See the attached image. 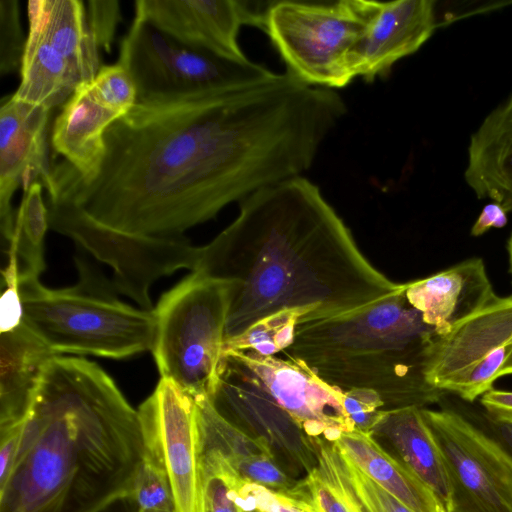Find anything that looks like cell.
<instances>
[{
    "label": "cell",
    "instance_id": "6da1fadb",
    "mask_svg": "<svg viewBox=\"0 0 512 512\" xmlns=\"http://www.w3.org/2000/svg\"><path fill=\"white\" fill-rule=\"evenodd\" d=\"M346 113L339 93L288 72L250 87L139 98L108 128L91 182L51 165L44 189L116 230L184 237L229 204L302 176Z\"/></svg>",
    "mask_w": 512,
    "mask_h": 512
},
{
    "label": "cell",
    "instance_id": "7a4b0ae2",
    "mask_svg": "<svg viewBox=\"0 0 512 512\" xmlns=\"http://www.w3.org/2000/svg\"><path fill=\"white\" fill-rule=\"evenodd\" d=\"M192 272L229 284L224 342L281 310L311 309L310 320L340 316L400 286L367 260L319 187L302 176L240 202L237 218L199 247Z\"/></svg>",
    "mask_w": 512,
    "mask_h": 512
},
{
    "label": "cell",
    "instance_id": "3957f363",
    "mask_svg": "<svg viewBox=\"0 0 512 512\" xmlns=\"http://www.w3.org/2000/svg\"><path fill=\"white\" fill-rule=\"evenodd\" d=\"M138 411L85 358L45 367L0 483V512H101L130 499L144 455Z\"/></svg>",
    "mask_w": 512,
    "mask_h": 512
},
{
    "label": "cell",
    "instance_id": "277c9868",
    "mask_svg": "<svg viewBox=\"0 0 512 512\" xmlns=\"http://www.w3.org/2000/svg\"><path fill=\"white\" fill-rule=\"evenodd\" d=\"M437 333L405 296V284L357 311L298 324L287 358L333 388L375 391L385 410L427 408L445 392L425 371Z\"/></svg>",
    "mask_w": 512,
    "mask_h": 512
},
{
    "label": "cell",
    "instance_id": "5b68a950",
    "mask_svg": "<svg viewBox=\"0 0 512 512\" xmlns=\"http://www.w3.org/2000/svg\"><path fill=\"white\" fill-rule=\"evenodd\" d=\"M78 282L51 289L19 276L26 325L58 354L123 359L151 351L156 318L116 297V288L85 259H75Z\"/></svg>",
    "mask_w": 512,
    "mask_h": 512
},
{
    "label": "cell",
    "instance_id": "8992f818",
    "mask_svg": "<svg viewBox=\"0 0 512 512\" xmlns=\"http://www.w3.org/2000/svg\"><path fill=\"white\" fill-rule=\"evenodd\" d=\"M228 308L229 284L197 272L165 292L154 308L151 352L158 371L195 400L214 391Z\"/></svg>",
    "mask_w": 512,
    "mask_h": 512
},
{
    "label": "cell",
    "instance_id": "52a82bcc",
    "mask_svg": "<svg viewBox=\"0 0 512 512\" xmlns=\"http://www.w3.org/2000/svg\"><path fill=\"white\" fill-rule=\"evenodd\" d=\"M379 7V1L333 3L279 1L263 15L262 30L286 65L304 84L344 88L353 81L347 57Z\"/></svg>",
    "mask_w": 512,
    "mask_h": 512
},
{
    "label": "cell",
    "instance_id": "ba28073f",
    "mask_svg": "<svg viewBox=\"0 0 512 512\" xmlns=\"http://www.w3.org/2000/svg\"><path fill=\"white\" fill-rule=\"evenodd\" d=\"M28 35L13 96L49 110L65 103L101 68L86 7L80 0H34L27 4Z\"/></svg>",
    "mask_w": 512,
    "mask_h": 512
},
{
    "label": "cell",
    "instance_id": "9c48e42d",
    "mask_svg": "<svg viewBox=\"0 0 512 512\" xmlns=\"http://www.w3.org/2000/svg\"><path fill=\"white\" fill-rule=\"evenodd\" d=\"M49 227L71 238L97 260L113 270L118 293L142 309L153 310L149 295L160 278L180 269L194 271L199 247L185 237L160 238L131 234L99 223L73 203L48 197Z\"/></svg>",
    "mask_w": 512,
    "mask_h": 512
},
{
    "label": "cell",
    "instance_id": "30bf717a",
    "mask_svg": "<svg viewBox=\"0 0 512 512\" xmlns=\"http://www.w3.org/2000/svg\"><path fill=\"white\" fill-rule=\"evenodd\" d=\"M118 63L131 76L138 99L210 88H242L277 74L254 63L231 61L187 48L140 15L122 38Z\"/></svg>",
    "mask_w": 512,
    "mask_h": 512
},
{
    "label": "cell",
    "instance_id": "8fae6325",
    "mask_svg": "<svg viewBox=\"0 0 512 512\" xmlns=\"http://www.w3.org/2000/svg\"><path fill=\"white\" fill-rule=\"evenodd\" d=\"M440 448L451 512H512V453L461 412L421 408Z\"/></svg>",
    "mask_w": 512,
    "mask_h": 512
},
{
    "label": "cell",
    "instance_id": "7c38bea8",
    "mask_svg": "<svg viewBox=\"0 0 512 512\" xmlns=\"http://www.w3.org/2000/svg\"><path fill=\"white\" fill-rule=\"evenodd\" d=\"M512 353V295L485 307L435 339L426 379L435 388L474 403L493 388Z\"/></svg>",
    "mask_w": 512,
    "mask_h": 512
},
{
    "label": "cell",
    "instance_id": "4fadbf2b",
    "mask_svg": "<svg viewBox=\"0 0 512 512\" xmlns=\"http://www.w3.org/2000/svg\"><path fill=\"white\" fill-rule=\"evenodd\" d=\"M137 411L144 449L164 467L176 512H201L195 399L172 380L161 377Z\"/></svg>",
    "mask_w": 512,
    "mask_h": 512
},
{
    "label": "cell",
    "instance_id": "5bb4252c",
    "mask_svg": "<svg viewBox=\"0 0 512 512\" xmlns=\"http://www.w3.org/2000/svg\"><path fill=\"white\" fill-rule=\"evenodd\" d=\"M251 375L309 438L334 442L354 431L343 406V392L292 359L250 352H223Z\"/></svg>",
    "mask_w": 512,
    "mask_h": 512
},
{
    "label": "cell",
    "instance_id": "9a60e30c",
    "mask_svg": "<svg viewBox=\"0 0 512 512\" xmlns=\"http://www.w3.org/2000/svg\"><path fill=\"white\" fill-rule=\"evenodd\" d=\"M135 14L179 44L231 61L247 62L238 35L244 25L262 29L259 13L239 0H137Z\"/></svg>",
    "mask_w": 512,
    "mask_h": 512
},
{
    "label": "cell",
    "instance_id": "2e32d148",
    "mask_svg": "<svg viewBox=\"0 0 512 512\" xmlns=\"http://www.w3.org/2000/svg\"><path fill=\"white\" fill-rule=\"evenodd\" d=\"M50 110L6 96L0 107V230L10 243L16 211L15 191L27 190L36 181L45 182L51 172L48 159Z\"/></svg>",
    "mask_w": 512,
    "mask_h": 512
},
{
    "label": "cell",
    "instance_id": "e0dca14e",
    "mask_svg": "<svg viewBox=\"0 0 512 512\" xmlns=\"http://www.w3.org/2000/svg\"><path fill=\"white\" fill-rule=\"evenodd\" d=\"M433 0L379 2V7L347 57L353 78L385 77L400 59L414 54L436 28Z\"/></svg>",
    "mask_w": 512,
    "mask_h": 512
},
{
    "label": "cell",
    "instance_id": "ac0fdd59",
    "mask_svg": "<svg viewBox=\"0 0 512 512\" xmlns=\"http://www.w3.org/2000/svg\"><path fill=\"white\" fill-rule=\"evenodd\" d=\"M404 284L408 302L438 336L450 332L497 296L478 257Z\"/></svg>",
    "mask_w": 512,
    "mask_h": 512
},
{
    "label": "cell",
    "instance_id": "d6986e66",
    "mask_svg": "<svg viewBox=\"0 0 512 512\" xmlns=\"http://www.w3.org/2000/svg\"><path fill=\"white\" fill-rule=\"evenodd\" d=\"M121 117L95 99L90 83L81 84L53 123L51 145L64 159L55 166L74 180L91 182L105 157V134Z\"/></svg>",
    "mask_w": 512,
    "mask_h": 512
},
{
    "label": "cell",
    "instance_id": "ffe728a7",
    "mask_svg": "<svg viewBox=\"0 0 512 512\" xmlns=\"http://www.w3.org/2000/svg\"><path fill=\"white\" fill-rule=\"evenodd\" d=\"M53 351L23 321L0 333V431L23 423Z\"/></svg>",
    "mask_w": 512,
    "mask_h": 512
},
{
    "label": "cell",
    "instance_id": "44dd1931",
    "mask_svg": "<svg viewBox=\"0 0 512 512\" xmlns=\"http://www.w3.org/2000/svg\"><path fill=\"white\" fill-rule=\"evenodd\" d=\"M464 179L477 198L512 212V93L470 136Z\"/></svg>",
    "mask_w": 512,
    "mask_h": 512
},
{
    "label": "cell",
    "instance_id": "7402d4cb",
    "mask_svg": "<svg viewBox=\"0 0 512 512\" xmlns=\"http://www.w3.org/2000/svg\"><path fill=\"white\" fill-rule=\"evenodd\" d=\"M371 433L386 439L397 457L433 491L446 512H451V487L444 460L421 408L385 410Z\"/></svg>",
    "mask_w": 512,
    "mask_h": 512
},
{
    "label": "cell",
    "instance_id": "603a6c76",
    "mask_svg": "<svg viewBox=\"0 0 512 512\" xmlns=\"http://www.w3.org/2000/svg\"><path fill=\"white\" fill-rule=\"evenodd\" d=\"M333 443L365 475L412 511L446 512L433 491L386 451L372 433L344 432Z\"/></svg>",
    "mask_w": 512,
    "mask_h": 512
},
{
    "label": "cell",
    "instance_id": "cb8c5ba5",
    "mask_svg": "<svg viewBox=\"0 0 512 512\" xmlns=\"http://www.w3.org/2000/svg\"><path fill=\"white\" fill-rule=\"evenodd\" d=\"M311 440L315 466L345 493L359 512H414L365 475L333 442Z\"/></svg>",
    "mask_w": 512,
    "mask_h": 512
},
{
    "label": "cell",
    "instance_id": "d4e9b609",
    "mask_svg": "<svg viewBox=\"0 0 512 512\" xmlns=\"http://www.w3.org/2000/svg\"><path fill=\"white\" fill-rule=\"evenodd\" d=\"M44 186L36 181L23 191L16 211L13 237L8 248L15 250L20 276L38 277L45 270L44 240L49 227V213L43 198Z\"/></svg>",
    "mask_w": 512,
    "mask_h": 512
},
{
    "label": "cell",
    "instance_id": "484cf974",
    "mask_svg": "<svg viewBox=\"0 0 512 512\" xmlns=\"http://www.w3.org/2000/svg\"><path fill=\"white\" fill-rule=\"evenodd\" d=\"M311 309L278 311L251 325L239 336L224 342L223 352L236 350L260 356H276L292 343L299 323L311 319Z\"/></svg>",
    "mask_w": 512,
    "mask_h": 512
},
{
    "label": "cell",
    "instance_id": "4316f807",
    "mask_svg": "<svg viewBox=\"0 0 512 512\" xmlns=\"http://www.w3.org/2000/svg\"><path fill=\"white\" fill-rule=\"evenodd\" d=\"M237 478L225 456L199 440L201 512H244L236 499Z\"/></svg>",
    "mask_w": 512,
    "mask_h": 512
},
{
    "label": "cell",
    "instance_id": "83f0119b",
    "mask_svg": "<svg viewBox=\"0 0 512 512\" xmlns=\"http://www.w3.org/2000/svg\"><path fill=\"white\" fill-rule=\"evenodd\" d=\"M130 500L139 512H176L174 494L164 467L144 451Z\"/></svg>",
    "mask_w": 512,
    "mask_h": 512
},
{
    "label": "cell",
    "instance_id": "f1b7e54d",
    "mask_svg": "<svg viewBox=\"0 0 512 512\" xmlns=\"http://www.w3.org/2000/svg\"><path fill=\"white\" fill-rule=\"evenodd\" d=\"M90 86L93 96L101 105L122 117L138 101L136 86L129 73L119 63L101 66Z\"/></svg>",
    "mask_w": 512,
    "mask_h": 512
},
{
    "label": "cell",
    "instance_id": "f546056e",
    "mask_svg": "<svg viewBox=\"0 0 512 512\" xmlns=\"http://www.w3.org/2000/svg\"><path fill=\"white\" fill-rule=\"evenodd\" d=\"M223 455L242 479L276 492L298 497L299 482L289 478L278 465L275 464L273 453Z\"/></svg>",
    "mask_w": 512,
    "mask_h": 512
},
{
    "label": "cell",
    "instance_id": "4dcf8cb0",
    "mask_svg": "<svg viewBox=\"0 0 512 512\" xmlns=\"http://www.w3.org/2000/svg\"><path fill=\"white\" fill-rule=\"evenodd\" d=\"M236 499L243 510L259 512H315L304 499L270 490L248 482L239 475L235 486Z\"/></svg>",
    "mask_w": 512,
    "mask_h": 512
},
{
    "label": "cell",
    "instance_id": "1f68e13d",
    "mask_svg": "<svg viewBox=\"0 0 512 512\" xmlns=\"http://www.w3.org/2000/svg\"><path fill=\"white\" fill-rule=\"evenodd\" d=\"M17 0H0V75L21 66L26 39L21 29Z\"/></svg>",
    "mask_w": 512,
    "mask_h": 512
},
{
    "label": "cell",
    "instance_id": "d6a6232c",
    "mask_svg": "<svg viewBox=\"0 0 512 512\" xmlns=\"http://www.w3.org/2000/svg\"><path fill=\"white\" fill-rule=\"evenodd\" d=\"M300 497L315 512H359L345 493L316 466L300 481Z\"/></svg>",
    "mask_w": 512,
    "mask_h": 512
},
{
    "label": "cell",
    "instance_id": "836d02e7",
    "mask_svg": "<svg viewBox=\"0 0 512 512\" xmlns=\"http://www.w3.org/2000/svg\"><path fill=\"white\" fill-rule=\"evenodd\" d=\"M8 263L2 270V295L0 298V333L17 328L24 320L20 293V269L16 252L8 248Z\"/></svg>",
    "mask_w": 512,
    "mask_h": 512
},
{
    "label": "cell",
    "instance_id": "e575fe53",
    "mask_svg": "<svg viewBox=\"0 0 512 512\" xmlns=\"http://www.w3.org/2000/svg\"><path fill=\"white\" fill-rule=\"evenodd\" d=\"M343 406L354 429L364 433H371L385 412V405L379 394L364 388L343 392Z\"/></svg>",
    "mask_w": 512,
    "mask_h": 512
},
{
    "label": "cell",
    "instance_id": "d590c367",
    "mask_svg": "<svg viewBox=\"0 0 512 512\" xmlns=\"http://www.w3.org/2000/svg\"><path fill=\"white\" fill-rule=\"evenodd\" d=\"M86 17L89 30L99 49L109 52L121 20L120 3L115 0H89Z\"/></svg>",
    "mask_w": 512,
    "mask_h": 512
},
{
    "label": "cell",
    "instance_id": "8d00e7d4",
    "mask_svg": "<svg viewBox=\"0 0 512 512\" xmlns=\"http://www.w3.org/2000/svg\"><path fill=\"white\" fill-rule=\"evenodd\" d=\"M458 407H453L473 422L480 425L485 430L489 431L496 438H498L512 453V424L504 423L490 417L482 408L472 409L467 402L460 399Z\"/></svg>",
    "mask_w": 512,
    "mask_h": 512
},
{
    "label": "cell",
    "instance_id": "74e56055",
    "mask_svg": "<svg viewBox=\"0 0 512 512\" xmlns=\"http://www.w3.org/2000/svg\"><path fill=\"white\" fill-rule=\"evenodd\" d=\"M479 403L490 417L512 424V391L491 388L481 395Z\"/></svg>",
    "mask_w": 512,
    "mask_h": 512
},
{
    "label": "cell",
    "instance_id": "f35d334b",
    "mask_svg": "<svg viewBox=\"0 0 512 512\" xmlns=\"http://www.w3.org/2000/svg\"><path fill=\"white\" fill-rule=\"evenodd\" d=\"M507 213L497 202L486 204L471 228V235L478 237L491 228H503L508 222Z\"/></svg>",
    "mask_w": 512,
    "mask_h": 512
},
{
    "label": "cell",
    "instance_id": "ab89813d",
    "mask_svg": "<svg viewBox=\"0 0 512 512\" xmlns=\"http://www.w3.org/2000/svg\"><path fill=\"white\" fill-rule=\"evenodd\" d=\"M101 512H139L136 505L130 499L120 500Z\"/></svg>",
    "mask_w": 512,
    "mask_h": 512
},
{
    "label": "cell",
    "instance_id": "60d3db41",
    "mask_svg": "<svg viewBox=\"0 0 512 512\" xmlns=\"http://www.w3.org/2000/svg\"><path fill=\"white\" fill-rule=\"evenodd\" d=\"M506 375H512V353L506 360L505 364L503 365L500 373L499 378L506 376Z\"/></svg>",
    "mask_w": 512,
    "mask_h": 512
},
{
    "label": "cell",
    "instance_id": "b9f144b4",
    "mask_svg": "<svg viewBox=\"0 0 512 512\" xmlns=\"http://www.w3.org/2000/svg\"><path fill=\"white\" fill-rule=\"evenodd\" d=\"M507 252H508V261H509V272L512 276V232L507 241Z\"/></svg>",
    "mask_w": 512,
    "mask_h": 512
},
{
    "label": "cell",
    "instance_id": "7bdbcfd3",
    "mask_svg": "<svg viewBox=\"0 0 512 512\" xmlns=\"http://www.w3.org/2000/svg\"><path fill=\"white\" fill-rule=\"evenodd\" d=\"M244 512H259L257 510H244Z\"/></svg>",
    "mask_w": 512,
    "mask_h": 512
}]
</instances>
